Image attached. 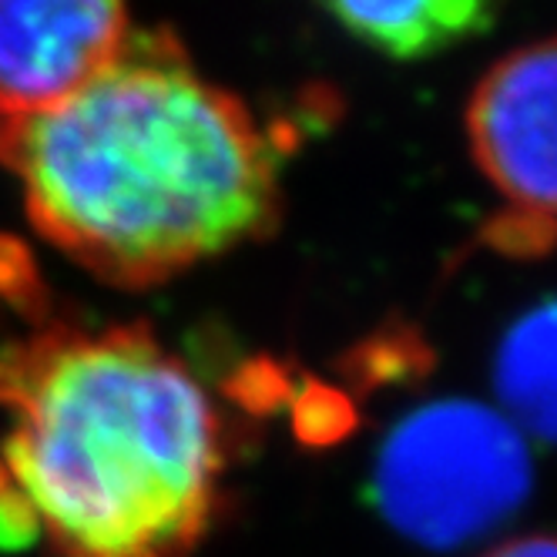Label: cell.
I'll return each instance as SVG.
<instances>
[{"label":"cell","instance_id":"obj_1","mask_svg":"<svg viewBox=\"0 0 557 557\" xmlns=\"http://www.w3.org/2000/svg\"><path fill=\"white\" fill-rule=\"evenodd\" d=\"M0 162L21 178L34 228L117 286L162 283L278 215L272 141L165 30H132L71 98L4 117Z\"/></svg>","mask_w":557,"mask_h":557},{"label":"cell","instance_id":"obj_2","mask_svg":"<svg viewBox=\"0 0 557 557\" xmlns=\"http://www.w3.org/2000/svg\"><path fill=\"white\" fill-rule=\"evenodd\" d=\"M21 507L51 557H188L222 473L202 383L148 326H58L0 349Z\"/></svg>","mask_w":557,"mask_h":557},{"label":"cell","instance_id":"obj_3","mask_svg":"<svg viewBox=\"0 0 557 557\" xmlns=\"http://www.w3.org/2000/svg\"><path fill=\"white\" fill-rule=\"evenodd\" d=\"M531 484L521 430L473 400L407 413L386 433L373 467V500L386 524L433 550H454L504 524Z\"/></svg>","mask_w":557,"mask_h":557},{"label":"cell","instance_id":"obj_4","mask_svg":"<svg viewBox=\"0 0 557 557\" xmlns=\"http://www.w3.org/2000/svg\"><path fill=\"white\" fill-rule=\"evenodd\" d=\"M476 165L517 212L557 219V37L500 58L467 108Z\"/></svg>","mask_w":557,"mask_h":557},{"label":"cell","instance_id":"obj_5","mask_svg":"<svg viewBox=\"0 0 557 557\" xmlns=\"http://www.w3.org/2000/svg\"><path fill=\"white\" fill-rule=\"evenodd\" d=\"M132 30L122 4H0V122L85 88L125 51Z\"/></svg>","mask_w":557,"mask_h":557},{"label":"cell","instance_id":"obj_6","mask_svg":"<svg viewBox=\"0 0 557 557\" xmlns=\"http://www.w3.org/2000/svg\"><path fill=\"white\" fill-rule=\"evenodd\" d=\"M339 27L396 61H417L447 51L494 27L497 8L481 0H407V4H333Z\"/></svg>","mask_w":557,"mask_h":557},{"label":"cell","instance_id":"obj_7","mask_svg":"<svg viewBox=\"0 0 557 557\" xmlns=\"http://www.w3.org/2000/svg\"><path fill=\"white\" fill-rule=\"evenodd\" d=\"M494 383L524 430L557 444V299L524 312L500 339Z\"/></svg>","mask_w":557,"mask_h":557},{"label":"cell","instance_id":"obj_8","mask_svg":"<svg viewBox=\"0 0 557 557\" xmlns=\"http://www.w3.org/2000/svg\"><path fill=\"white\" fill-rule=\"evenodd\" d=\"M433 363L430 346L413 326H386L352 352V376L370 386L407 383Z\"/></svg>","mask_w":557,"mask_h":557},{"label":"cell","instance_id":"obj_9","mask_svg":"<svg viewBox=\"0 0 557 557\" xmlns=\"http://www.w3.org/2000/svg\"><path fill=\"white\" fill-rule=\"evenodd\" d=\"M554 235H557V228L550 219L528 215V212H517V209L487 225L491 246L507 252V256H537L554 243Z\"/></svg>","mask_w":557,"mask_h":557},{"label":"cell","instance_id":"obj_10","mask_svg":"<svg viewBox=\"0 0 557 557\" xmlns=\"http://www.w3.org/2000/svg\"><path fill=\"white\" fill-rule=\"evenodd\" d=\"M484 557H557V534H528L494 547Z\"/></svg>","mask_w":557,"mask_h":557}]
</instances>
